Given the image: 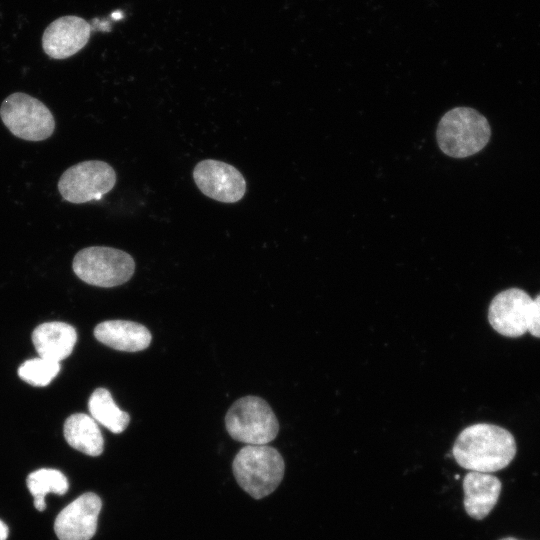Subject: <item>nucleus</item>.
I'll use <instances>...</instances> for the list:
<instances>
[{"instance_id":"nucleus-1","label":"nucleus","mask_w":540,"mask_h":540,"mask_svg":"<svg viewBox=\"0 0 540 540\" xmlns=\"http://www.w3.org/2000/svg\"><path fill=\"white\" fill-rule=\"evenodd\" d=\"M515 454L513 435L500 426L488 423L464 428L452 448V455L461 467L482 473L507 467Z\"/></svg>"},{"instance_id":"nucleus-2","label":"nucleus","mask_w":540,"mask_h":540,"mask_svg":"<svg viewBox=\"0 0 540 540\" xmlns=\"http://www.w3.org/2000/svg\"><path fill=\"white\" fill-rule=\"evenodd\" d=\"M487 119L470 107H456L444 114L436 131L441 151L453 158H465L481 151L489 142Z\"/></svg>"},{"instance_id":"nucleus-3","label":"nucleus","mask_w":540,"mask_h":540,"mask_svg":"<svg viewBox=\"0 0 540 540\" xmlns=\"http://www.w3.org/2000/svg\"><path fill=\"white\" fill-rule=\"evenodd\" d=\"M232 470L238 485L254 499H261L279 486L285 463L274 447L246 445L236 454Z\"/></svg>"},{"instance_id":"nucleus-4","label":"nucleus","mask_w":540,"mask_h":540,"mask_svg":"<svg viewBox=\"0 0 540 540\" xmlns=\"http://www.w3.org/2000/svg\"><path fill=\"white\" fill-rule=\"evenodd\" d=\"M225 425L229 435L248 445H266L274 440L279 423L269 404L257 396H244L227 411Z\"/></svg>"},{"instance_id":"nucleus-5","label":"nucleus","mask_w":540,"mask_h":540,"mask_svg":"<svg viewBox=\"0 0 540 540\" xmlns=\"http://www.w3.org/2000/svg\"><path fill=\"white\" fill-rule=\"evenodd\" d=\"M72 268L87 284L108 288L127 282L134 274L135 262L125 251L106 246H90L77 252Z\"/></svg>"},{"instance_id":"nucleus-6","label":"nucleus","mask_w":540,"mask_h":540,"mask_svg":"<svg viewBox=\"0 0 540 540\" xmlns=\"http://www.w3.org/2000/svg\"><path fill=\"white\" fill-rule=\"evenodd\" d=\"M0 117L14 136L26 141L46 140L55 130V120L49 108L23 92L12 93L4 99Z\"/></svg>"},{"instance_id":"nucleus-7","label":"nucleus","mask_w":540,"mask_h":540,"mask_svg":"<svg viewBox=\"0 0 540 540\" xmlns=\"http://www.w3.org/2000/svg\"><path fill=\"white\" fill-rule=\"evenodd\" d=\"M116 183L112 166L100 160L77 163L63 172L57 187L62 198L73 204L100 199Z\"/></svg>"},{"instance_id":"nucleus-8","label":"nucleus","mask_w":540,"mask_h":540,"mask_svg":"<svg viewBox=\"0 0 540 540\" xmlns=\"http://www.w3.org/2000/svg\"><path fill=\"white\" fill-rule=\"evenodd\" d=\"M193 179L207 197L223 203H235L246 192V181L241 172L223 161L206 159L196 164Z\"/></svg>"},{"instance_id":"nucleus-9","label":"nucleus","mask_w":540,"mask_h":540,"mask_svg":"<svg viewBox=\"0 0 540 540\" xmlns=\"http://www.w3.org/2000/svg\"><path fill=\"white\" fill-rule=\"evenodd\" d=\"M532 298L519 288L497 294L490 303L488 320L493 329L506 337L528 332Z\"/></svg>"},{"instance_id":"nucleus-10","label":"nucleus","mask_w":540,"mask_h":540,"mask_svg":"<svg viewBox=\"0 0 540 540\" xmlns=\"http://www.w3.org/2000/svg\"><path fill=\"white\" fill-rule=\"evenodd\" d=\"M102 508L100 497L86 492L63 508L54 522L59 540H90L96 533Z\"/></svg>"},{"instance_id":"nucleus-11","label":"nucleus","mask_w":540,"mask_h":540,"mask_svg":"<svg viewBox=\"0 0 540 540\" xmlns=\"http://www.w3.org/2000/svg\"><path fill=\"white\" fill-rule=\"evenodd\" d=\"M91 26L77 16H63L44 31L42 47L53 59H66L79 52L88 42Z\"/></svg>"},{"instance_id":"nucleus-12","label":"nucleus","mask_w":540,"mask_h":540,"mask_svg":"<svg viewBox=\"0 0 540 540\" xmlns=\"http://www.w3.org/2000/svg\"><path fill=\"white\" fill-rule=\"evenodd\" d=\"M501 488V481L490 473H467L463 480L466 513L476 520L488 516L498 501Z\"/></svg>"},{"instance_id":"nucleus-13","label":"nucleus","mask_w":540,"mask_h":540,"mask_svg":"<svg viewBox=\"0 0 540 540\" xmlns=\"http://www.w3.org/2000/svg\"><path fill=\"white\" fill-rule=\"evenodd\" d=\"M95 338L104 345L119 351L138 352L151 342L150 331L142 324L127 320H108L94 329Z\"/></svg>"},{"instance_id":"nucleus-14","label":"nucleus","mask_w":540,"mask_h":540,"mask_svg":"<svg viewBox=\"0 0 540 540\" xmlns=\"http://www.w3.org/2000/svg\"><path fill=\"white\" fill-rule=\"evenodd\" d=\"M77 333L73 326L64 322H46L32 333V342L39 357L55 362L67 358L73 351Z\"/></svg>"},{"instance_id":"nucleus-15","label":"nucleus","mask_w":540,"mask_h":540,"mask_svg":"<svg viewBox=\"0 0 540 540\" xmlns=\"http://www.w3.org/2000/svg\"><path fill=\"white\" fill-rule=\"evenodd\" d=\"M67 443L74 449L89 455L99 456L104 449V439L97 422L84 413L69 416L63 428Z\"/></svg>"},{"instance_id":"nucleus-16","label":"nucleus","mask_w":540,"mask_h":540,"mask_svg":"<svg viewBox=\"0 0 540 540\" xmlns=\"http://www.w3.org/2000/svg\"><path fill=\"white\" fill-rule=\"evenodd\" d=\"M90 416L112 433H122L130 422L127 412L121 410L106 388H97L88 401Z\"/></svg>"},{"instance_id":"nucleus-17","label":"nucleus","mask_w":540,"mask_h":540,"mask_svg":"<svg viewBox=\"0 0 540 540\" xmlns=\"http://www.w3.org/2000/svg\"><path fill=\"white\" fill-rule=\"evenodd\" d=\"M27 487L34 497L38 511L46 508L45 496L48 493L63 495L69 488L66 476L59 470L42 468L30 473L26 479Z\"/></svg>"},{"instance_id":"nucleus-18","label":"nucleus","mask_w":540,"mask_h":540,"mask_svg":"<svg viewBox=\"0 0 540 540\" xmlns=\"http://www.w3.org/2000/svg\"><path fill=\"white\" fill-rule=\"evenodd\" d=\"M60 363L41 357L25 361L18 368L19 377L35 387H44L58 375Z\"/></svg>"},{"instance_id":"nucleus-19","label":"nucleus","mask_w":540,"mask_h":540,"mask_svg":"<svg viewBox=\"0 0 540 540\" xmlns=\"http://www.w3.org/2000/svg\"><path fill=\"white\" fill-rule=\"evenodd\" d=\"M528 332L537 338H540V294L532 299Z\"/></svg>"},{"instance_id":"nucleus-20","label":"nucleus","mask_w":540,"mask_h":540,"mask_svg":"<svg viewBox=\"0 0 540 540\" xmlns=\"http://www.w3.org/2000/svg\"><path fill=\"white\" fill-rule=\"evenodd\" d=\"M7 537H8V527L2 520H0V540H6Z\"/></svg>"},{"instance_id":"nucleus-21","label":"nucleus","mask_w":540,"mask_h":540,"mask_svg":"<svg viewBox=\"0 0 540 540\" xmlns=\"http://www.w3.org/2000/svg\"><path fill=\"white\" fill-rule=\"evenodd\" d=\"M500 540H519V539H516L514 537H506V538H502Z\"/></svg>"}]
</instances>
